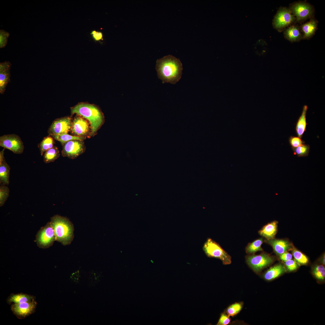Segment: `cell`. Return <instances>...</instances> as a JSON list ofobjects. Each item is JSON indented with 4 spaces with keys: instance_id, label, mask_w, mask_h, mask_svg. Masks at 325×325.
<instances>
[{
    "instance_id": "obj_1",
    "label": "cell",
    "mask_w": 325,
    "mask_h": 325,
    "mask_svg": "<svg viewBox=\"0 0 325 325\" xmlns=\"http://www.w3.org/2000/svg\"><path fill=\"white\" fill-rule=\"evenodd\" d=\"M156 70L163 83L176 84L181 79L183 70L180 60L169 55L157 60Z\"/></svg>"
},
{
    "instance_id": "obj_2",
    "label": "cell",
    "mask_w": 325,
    "mask_h": 325,
    "mask_svg": "<svg viewBox=\"0 0 325 325\" xmlns=\"http://www.w3.org/2000/svg\"><path fill=\"white\" fill-rule=\"evenodd\" d=\"M72 114L76 113L87 119L92 129L91 136H93L104 122V115L97 107L93 104L81 103L71 108Z\"/></svg>"
},
{
    "instance_id": "obj_3",
    "label": "cell",
    "mask_w": 325,
    "mask_h": 325,
    "mask_svg": "<svg viewBox=\"0 0 325 325\" xmlns=\"http://www.w3.org/2000/svg\"><path fill=\"white\" fill-rule=\"evenodd\" d=\"M51 225L54 230L56 241L63 245L71 243L74 238V227L67 218L58 215L51 218Z\"/></svg>"
},
{
    "instance_id": "obj_4",
    "label": "cell",
    "mask_w": 325,
    "mask_h": 325,
    "mask_svg": "<svg viewBox=\"0 0 325 325\" xmlns=\"http://www.w3.org/2000/svg\"><path fill=\"white\" fill-rule=\"evenodd\" d=\"M203 250L209 257L215 258L221 260L224 265H229L231 262V257L215 241L208 238L205 243Z\"/></svg>"
},
{
    "instance_id": "obj_5",
    "label": "cell",
    "mask_w": 325,
    "mask_h": 325,
    "mask_svg": "<svg viewBox=\"0 0 325 325\" xmlns=\"http://www.w3.org/2000/svg\"><path fill=\"white\" fill-rule=\"evenodd\" d=\"M246 259L248 266L257 273L260 272L274 261V258L272 256L265 252L259 255H249L246 256Z\"/></svg>"
},
{
    "instance_id": "obj_6",
    "label": "cell",
    "mask_w": 325,
    "mask_h": 325,
    "mask_svg": "<svg viewBox=\"0 0 325 325\" xmlns=\"http://www.w3.org/2000/svg\"><path fill=\"white\" fill-rule=\"evenodd\" d=\"M296 19L289 9L280 7L275 15L273 21L274 28L280 32L291 25Z\"/></svg>"
},
{
    "instance_id": "obj_7",
    "label": "cell",
    "mask_w": 325,
    "mask_h": 325,
    "mask_svg": "<svg viewBox=\"0 0 325 325\" xmlns=\"http://www.w3.org/2000/svg\"><path fill=\"white\" fill-rule=\"evenodd\" d=\"M56 241L55 233L50 222L42 227L36 235V241L37 246L43 249L49 248Z\"/></svg>"
},
{
    "instance_id": "obj_8",
    "label": "cell",
    "mask_w": 325,
    "mask_h": 325,
    "mask_svg": "<svg viewBox=\"0 0 325 325\" xmlns=\"http://www.w3.org/2000/svg\"><path fill=\"white\" fill-rule=\"evenodd\" d=\"M289 8L298 22H302L312 17L314 13L312 5L305 2H294L290 4Z\"/></svg>"
},
{
    "instance_id": "obj_9",
    "label": "cell",
    "mask_w": 325,
    "mask_h": 325,
    "mask_svg": "<svg viewBox=\"0 0 325 325\" xmlns=\"http://www.w3.org/2000/svg\"><path fill=\"white\" fill-rule=\"evenodd\" d=\"M0 146L17 154L23 152L24 146L20 138L14 134L5 135L0 137Z\"/></svg>"
},
{
    "instance_id": "obj_10",
    "label": "cell",
    "mask_w": 325,
    "mask_h": 325,
    "mask_svg": "<svg viewBox=\"0 0 325 325\" xmlns=\"http://www.w3.org/2000/svg\"><path fill=\"white\" fill-rule=\"evenodd\" d=\"M70 132L74 136L85 138L90 136L92 129L89 122L79 115L72 120Z\"/></svg>"
},
{
    "instance_id": "obj_11",
    "label": "cell",
    "mask_w": 325,
    "mask_h": 325,
    "mask_svg": "<svg viewBox=\"0 0 325 325\" xmlns=\"http://www.w3.org/2000/svg\"><path fill=\"white\" fill-rule=\"evenodd\" d=\"M61 151L63 157L74 159L82 154L84 151L85 146L83 141L73 140L68 141L62 144Z\"/></svg>"
},
{
    "instance_id": "obj_12",
    "label": "cell",
    "mask_w": 325,
    "mask_h": 325,
    "mask_svg": "<svg viewBox=\"0 0 325 325\" xmlns=\"http://www.w3.org/2000/svg\"><path fill=\"white\" fill-rule=\"evenodd\" d=\"M72 122V119L70 116L56 119L53 122L49 127L48 133L51 136L68 133L70 132Z\"/></svg>"
},
{
    "instance_id": "obj_13",
    "label": "cell",
    "mask_w": 325,
    "mask_h": 325,
    "mask_svg": "<svg viewBox=\"0 0 325 325\" xmlns=\"http://www.w3.org/2000/svg\"><path fill=\"white\" fill-rule=\"evenodd\" d=\"M37 304L36 300L30 302L13 303L11 306V310L18 318L23 319L35 312Z\"/></svg>"
},
{
    "instance_id": "obj_14",
    "label": "cell",
    "mask_w": 325,
    "mask_h": 325,
    "mask_svg": "<svg viewBox=\"0 0 325 325\" xmlns=\"http://www.w3.org/2000/svg\"><path fill=\"white\" fill-rule=\"evenodd\" d=\"M11 64L9 61L0 63V93L3 94L10 81V69Z\"/></svg>"
},
{
    "instance_id": "obj_15",
    "label": "cell",
    "mask_w": 325,
    "mask_h": 325,
    "mask_svg": "<svg viewBox=\"0 0 325 325\" xmlns=\"http://www.w3.org/2000/svg\"><path fill=\"white\" fill-rule=\"evenodd\" d=\"M264 241L270 245L277 255H280L288 251L291 250L293 247L288 241L284 240L276 239L274 238L270 240H265Z\"/></svg>"
},
{
    "instance_id": "obj_16",
    "label": "cell",
    "mask_w": 325,
    "mask_h": 325,
    "mask_svg": "<svg viewBox=\"0 0 325 325\" xmlns=\"http://www.w3.org/2000/svg\"><path fill=\"white\" fill-rule=\"evenodd\" d=\"M278 222L274 221L268 223L258 231V233L267 240L274 238L277 231Z\"/></svg>"
},
{
    "instance_id": "obj_17",
    "label": "cell",
    "mask_w": 325,
    "mask_h": 325,
    "mask_svg": "<svg viewBox=\"0 0 325 325\" xmlns=\"http://www.w3.org/2000/svg\"><path fill=\"white\" fill-rule=\"evenodd\" d=\"M317 22L314 19L302 25L300 30L302 33V39H309L314 34L317 28Z\"/></svg>"
},
{
    "instance_id": "obj_18",
    "label": "cell",
    "mask_w": 325,
    "mask_h": 325,
    "mask_svg": "<svg viewBox=\"0 0 325 325\" xmlns=\"http://www.w3.org/2000/svg\"><path fill=\"white\" fill-rule=\"evenodd\" d=\"M285 38L291 42L299 41L302 39V35L299 27L291 25L286 28L284 31Z\"/></svg>"
},
{
    "instance_id": "obj_19",
    "label": "cell",
    "mask_w": 325,
    "mask_h": 325,
    "mask_svg": "<svg viewBox=\"0 0 325 325\" xmlns=\"http://www.w3.org/2000/svg\"><path fill=\"white\" fill-rule=\"evenodd\" d=\"M286 271L285 267L281 264H279L271 267L263 275L265 279L271 280L278 277Z\"/></svg>"
},
{
    "instance_id": "obj_20",
    "label": "cell",
    "mask_w": 325,
    "mask_h": 325,
    "mask_svg": "<svg viewBox=\"0 0 325 325\" xmlns=\"http://www.w3.org/2000/svg\"><path fill=\"white\" fill-rule=\"evenodd\" d=\"M36 297L32 295L20 293L12 294L6 299L7 302L10 305L13 303H20L24 302H30L35 300Z\"/></svg>"
},
{
    "instance_id": "obj_21",
    "label": "cell",
    "mask_w": 325,
    "mask_h": 325,
    "mask_svg": "<svg viewBox=\"0 0 325 325\" xmlns=\"http://www.w3.org/2000/svg\"><path fill=\"white\" fill-rule=\"evenodd\" d=\"M308 108L307 105L304 106L301 115L299 118L296 125V132L298 137L300 138L302 137L307 124L306 121V115Z\"/></svg>"
},
{
    "instance_id": "obj_22",
    "label": "cell",
    "mask_w": 325,
    "mask_h": 325,
    "mask_svg": "<svg viewBox=\"0 0 325 325\" xmlns=\"http://www.w3.org/2000/svg\"><path fill=\"white\" fill-rule=\"evenodd\" d=\"M11 168L7 163L5 159L0 164V183L5 185L9 184V176Z\"/></svg>"
},
{
    "instance_id": "obj_23",
    "label": "cell",
    "mask_w": 325,
    "mask_h": 325,
    "mask_svg": "<svg viewBox=\"0 0 325 325\" xmlns=\"http://www.w3.org/2000/svg\"><path fill=\"white\" fill-rule=\"evenodd\" d=\"M264 241L263 238L262 237L249 243L245 248L246 252L250 255L254 254L258 251H263L261 245Z\"/></svg>"
},
{
    "instance_id": "obj_24",
    "label": "cell",
    "mask_w": 325,
    "mask_h": 325,
    "mask_svg": "<svg viewBox=\"0 0 325 325\" xmlns=\"http://www.w3.org/2000/svg\"><path fill=\"white\" fill-rule=\"evenodd\" d=\"M60 155L58 147L54 146L45 152L43 155L44 161L46 163L54 162L60 156Z\"/></svg>"
},
{
    "instance_id": "obj_25",
    "label": "cell",
    "mask_w": 325,
    "mask_h": 325,
    "mask_svg": "<svg viewBox=\"0 0 325 325\" xmlns=\"http://www.w3.org/2000/svg\"><path fill=\"white\" fill-rule=\"evenodd\" d=\"M53 138L51 136L49 135L44 137L39 143L38 147L42 156L46 151L54 146V141Z\"/></svg>"
},
{
    "instance_id": "obj_26",
    "label": "cell",
    "mask_w": 325,
    "mask_h": 325,
    "mask_svg": "<svg viewBox=\"0 0 325 325\" xmlns=\"http://www.w3.org/2000/svg\"><path fill=\"white\" fill-rule=\"evenodd\" d=\"M55 139L60 142L62 144L71 140H78L83 141L85 138L70 135L68 133H63L51 136Z\"/></svg>"
},
{
    "instance_id": "obj_27",
    "label": "cell",
    "mask_w": 325,
    "mask_h": 325,
    "mask_svg": "<svg viewBox=\"0 0 325 325\" xmlns=\"http://www.w3.org/2000/svg\"><path fill=\"white\" fill-rule=\"evenodd\" d=\"M291 250L295 260L297 263L299 265H305L308 263V258L305 255L294 247Z\"/></svg>"
},
{
    "instance_id": "obj_28",
    "label": "cell",
    "mask_w": 325,
    "mask_h": 325,
    "mask_svg": "<svg viewBox=\"0 0 325 325\" xmlns=\"http://www.w3.org/2000/svg\"><path fill=\"white\" fill-rule=\"evenodd\" d=\"M292 149L294 154L298 157H304L308 155L310 147L309 145L304 144L297 147H292Z\"/></svg>"
},
{
    "instance_id": "obj_29",
    "label": "cell",
    "mask_w": 325,
    "mask_h": 325,
    "mask_svg": "<svg viewBox=\"0 0 325 325\" xmlns=\"http://www.w3.org/2000/svg\"><path fill=\"white\" fill-rule=\"evenodd\" d=\"M312 272L314 277L318 280H323L325 277V268L322 265H317L313 268Z\"/></svg>"
},
{
    "instance_id": "obj_30",
    "label": "cell",
    "mask_w": 325,
    "mask_h": 325,
    "mask_svg": "<svg viewBox=\"0 0 325 325\" xmlns=\"http://www.w3.org/2000/svg\"><path fill=\"white\" fill-rule=\"evenodd\" d=\"M243 305L242 302H237L231 305L226 310L227 314L229 317L235 315L241 310Z\"/></svg>"
},
{
    "instance_id": "obj_31",
    "label": "cell",
    "mask_w": 325,
    "mask_h": 325,
    "mask_svg": "<svg viewBox=\"0 0 325 325\" xmlns=\"http://www.w3.org/2000/svg\"><path fill=\"white\" fill-rule=\"evenodd\" d=\"M10 190L8 187L1 184L0 186V206L4 205L9 197Z\"/></svg>"
},
{
    "instance_id": "obj_32",
    "label": "cell",
    "mask_w": 325,
    "mask_h": 325,
    "mask_svg": "<svg viewBox=\"0 0 325 325\" xmlns=\"http://www.w3.org/2000/svg\"><path fill=\"white\" fill-rule=\"evenodd\" d=\"M10 34L4 30H0V48L5 47L7 43L8 39Z\"/></svg>"
},
{
    "instance_id": "obj_33",
    "label": "cell",
    "mask_w": 325,
    "mask_h": 325,
    "mask_svg": "<svg viewBox=\"0 0 325 325\" xmlns=\"http://www.w3.org/2000/svg\"><path fill=\"white\" fill-rule=\"evenodd\" d=\"M289 142L292 147H296L304 144L305 142L298 137L291 136L289 138Z\"/></svg>"
},
{
    "instance_id": "obj_34",
    "label": "cell",
    "mask_w": 325,
    "mask_h": 325,
    "mask_svg": "<svg viewBox=\"0 0 325 325\" xmlns=\"http://www.w3.org/2000/svg\"><path fill=\"white\" fill-rule=\"evenodd\" d=\"M284 264L287 270L289 271L296 270L300 265L295 261L292 259L284 262Z\"/></svg>"
},
{
    "instance_id": "obj_35",
    "label": "cell",
    "mask_w": 325,
    "mask_h": 325,
    "mask_svg": "<svg viewBox=\"0 0 325 325\" xmlns=\"http://www.w3.org/2000/svg\"><path fill=\"white\" fill-rule=\"evenodd\" d=\"M231 319L229 316L225 313H222L217 325H227L230 322Z\"/></svg>"
},
{
    "instance_id": "obj_36",
    "label": "cell",
    "mask_w": 325,
    "mask_h": 325,
    "mask_svg": "<svg viewBox=\"0 0 325 325\" xmlns=\"http://www.w3.org/2000/svg\"><path fill=\"white\" fill-rule=\"evenodd\" d=\"M280 255V260L284 262L291 259L292 257V255L287 252H283Z\"/></svg>"
},
{
    "instance_id": "obj_37",
    "label": "cell",
    "mask_w": 325,
    "mask_h": 325,
    "mask_svg": "<svg viewBox=\"0 0 325 325\" xmlns=\"http://www.w3.org/2000/svg\"><path fill=\"white\" fill-rule=\"evenodd\" d=\"M93 39L96 41H99L103 38V34L101 32L95 30L92 31L91 33Z\"/></svg>"
},
{
    "instance_id": "obj_38",
    "label": "cell",
    "mask_w": 325,
    "mask_h": 325,
    "mask_svg": "<svg viewBox=\"0 0 325 325\" xmlns=\"http://www.w3.org/2000/svg\"><path fill=\"white\" fill-rule=\"evenodd\" d=\"M5 149L0 151V164L5 159L4 157V151Z\"/></svg>"
},
{
    "instance_id": "obj_39",
    "label": "cell",
    "mask_w": 325,
    "mask_h": 325,
    "mask_svg": "<svg viewBox=\"0 0 325 325\" xmlns=\"http://www.w3.org/2000/svg\"><path fill=\"white\" fill-rule=\"evenodd\" d=\"M321 262L323 265H325V255H323L322 258Z\"/></svg>"
}]
</instances>
